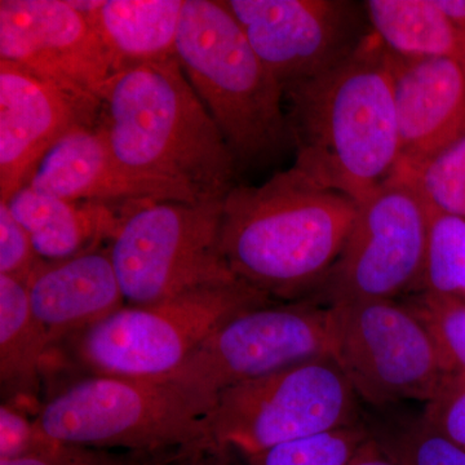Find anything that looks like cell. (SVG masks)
Returning <instances> with one entry per match:
<instances>
[{
    "label": "cell",
    "instance_id": "d6a6232c",
    "mask_svg": "<svg viewBox=\"0 0 465 465\" xmlns=\"http://www.w3.org/2000/svg\"><path fill=\"white\" fill-rule=\"evenodd\" d=\"M347 465H401L379 440L369 437Z\"/></svg>",
    "mask_w": 465,
    "mask_h": 465
},
{
    "label": "cell",
    "instance_id": "8fae6325",
    "mask_svg": "<svg viewBox=\"0 0 465 465\" xmlns=\"http://www.w3.org/2000/svg\"><path fill=\"white\" fill-rule=\"evenodd\" d=\"M428 211L405 177L394 173L357 203L341 258L327 277V304L415 293L423 272Z\"/></svg>",
    "mask_w": 465,
    "mask_h": 465
},
{
    "label": "cell",
    "instance_id": "ffe728a7",
    "mask_svg": "<svg viewBox=\"0 0 465 465\" xmlns=\"http://www.w3.org/2000/svg\"><path fill=\"white\" fill-rule=\"evenodd\" d=\"M50 341L34 317L26 284L0 274V382L5 402L38 415Z\"/></svg>",
    "mask_w": 465,
    "mask_h": 465
},
{
    "label": "cell",
    "instance_id": "83f0119b",
    "mask_svg": "<svg viewBox=\"0 0 465 465\" xmlns=\"http://www.w3.org/2000/svg\"><path fill=\"white\" fill-rule=\"evenodd\" d=\"M60 443L45 436L35 416L14 403L0 406V459H14L56 448Z\"/></svg>",
    "mask_w": 465,
    "mask_h": 465
},
{
    "label": "cell",
    "instance_id": "4dcf8cb0",
    "mask_svg": "<svg viewBox=\"0 0 465 465\" xmlns=\"http://www.w3.org/2000/svg\"><path fill=\"white\" fill-rule=\"evenodd\" d=\"M92 449L57 445L56 448L14 459H0V465H82Z\"/></svg>",
    "mask_w": 465,
    "mask_h": 465
},
{
    "label": "cell",
    "instance_id": "e0dca14e",
    "mask_svg": "<svg viewBox=\"0 0 465 465\" xmlns=\"http://www.w3.org/2000/svg\"><path fill=\"white\" fill-rule=\"evenodd\" d=\"M26 289L50 351L125 305L109 249L43 262L27 281Z\"/></svg>",
    "mask_w": 465,
    "mask_h": 465
},
{
    "label": "cell",
    "instance_id": "4316f807",
    "mask_svg": "<svg viewBox=\"0 0 465 465\" xmlns=\"http://www.w3.org/2000/svg\"><path fill=\"white\" fill-rule=\"evenodd\" d=\"M421 419L465 451V376L446 375L439 391L425 403Z\"/></svg>",
    "mask_w": 465,
    "mask_h": 465
},
{
    "label": "cell",
    "instance_id": "f1b7e54d",
    "mask_svg": "<svg viewBox=\"0 0 465 465\" xmlns=\"http://www.w3.org/2000/svg\"><path fill=\"white\" fill-rule=\"evenodd\" d=\"M43 262L29 232L12 215L7 202L0 201V274L26 284Z\"/></svg>",
    "mask_w": 465,
    "mask_h": 465
},
{
    "label": "cell",
    "instance_id": "5bb4252c",
    "mask_svg": "<svg viewBox=\"0 0 465 465\" xmlns=\"http://www.w3.org/2000/svg\"><path fill=\"white\" fill-rule=\"evenodd\" d=\"M97 112L29 70L0 60V201L27 185L64 136L96 124Z\"/></svg>",
    "mask_w": 465,
    "mask_h": 465
},
{
    "label": "cell",
    "instance_id": "5b68a950",
    "mask_svg": "<svg viewBox=\"0 0 465 465\" xmlns=\"http://www.w3.org/2000/svg\"><path fill=\"white\" fill-rule=\"evenodd\" d=\"M216 400L173 379L78 376L42 402L35 420L63 445L153 454L215 446Z\"/></svg>",
    "mask_w": 465,
    "mask_h": 465
},
{
    "label": "cell",
    "instance_id": "4fadbf2b",
    "mask_svg": "<svg viewBox=\"0 0 465 465\" xmlns=\"http://www.w3.org/2000/svg\"><path fill=\"white\" fill-rule=\"evenodd\" d=\"M251 47L284 90L326 72L358 45L348 5L331 0H224Z\"/></svg>",
    "mask_w": 465,
    "mask_h": 465
},
{
    "label": "cell",
    "instance_id": "277c9868",
    "mask_svg": "<svg viewBox=\"0 0 465 465\" xmlns=\"http://www.w3.org/2000/svg\"><path fill=\"white\" fill-rule=\"evenodd\" d=\"M176 56L238 171L272 161L292 143L283 85L222 0H185Z\"/></svg>",
    "mask_w": 465,
    "mask_h": 465
},
{
    "label": "cell",
    "instance_id": "8992f818",
    "mask_svg": "<svg viewBox=\"0 0 465 465\" xmlns=\"http://www.w3.org/2000/svg\"><path fill=\"white\" fill-rule=\"evenodd\" d=\"M272 302L237 281L154 304H127L52 348L45 375L64 370L74 378H167L226 321Z\"/></svg>",
    "mask_w": 465,
    "mask_h": 465
},
{
    "label": "cell",
    "instance_id": "7a4b0ae2",
    "mask_svg": "<svg viewBox=\"0 0 465 465\" xmlns=\"http://www.w3.org/2000/svg\"><path fill=\"white\" fill-rule=\"evenodd\" d=\"M356 215V202L292 166L225 195L223 252L238 281L275 302H295L326 282Z\"/></svg>",
    "mask_w": 465,
    "mask_h": 465
},
{
    "label": "cell",
    "instance_id": "484cf974",
    "mask_svg": "<svg viewBox=\"0 0 465 465\" xmlns=\"http://www.w3.org/2000/svg\"><path fill=\"white\" fill-rule=\"evenodd\" d=\"M401 465H465V451L419 419L382 442Z\"/></svg>",
    "mask_w": 465,
    "mask_h": 465
},
{
    "label": "cell",
    "instance_id": "f546056e",
    "mask_svg": "<svg viewBox=\"0 0 465 465\" xmlns=\"http://www.w3.org/2000/svg\"><path fill=\"white\" fill-rule=\"evenodd\" d=\"M238 452L217 446L177 449L167 451L157 465H242Z\"/></svg>",
    "mask_w": 465,
    "mask_h": 465
},
{
    "label": "cell",
    "instance_id": "9c48e42d",
    "mask_svg": "<svg viewBox=\"0 0 465 465\" xmlns=\"http://www.w3.org/2000/svg\"><path fill=\"white\" fill-rule=\"evenodd\" d=\"M330 307L332 358L358 399L378 407L432 399L449 372L427 326L406 302L360 300Z\"/></svg>",
    "mask_w": 465,
    "mask_h": 465
},
{
    "label": "cell",
    "instance_id": "836d02e7",
    "mask_svg": "<svg viewBox=\"0 0 465 465\" xmlns=\"http://www.w3.org/2000/svg\"><path fill=\"white\" fill-rule=\"evenodd\" d=\"M434 2L455 25L465 29V0H434Z\"/></svg>",
    "mask_w": 465,
    "mask_h": 465
},
{
    "label": "cell",
    "instance_id": "52a82bcc",
    "mask_svg": "<svg viewBox=\"0 0 465 465\" xmlns=\"http://www.w3.org/2000/svg\"><path fill=\"white\" fill-rule=\"evenodd\" d=\"M223 201H145L128 210L109 252L127 304L237 282L223 252Z\"/></svg>",
    "mask_w": 465,
    "mask_h": 465
},
{
    "label": "cell",
    "instance_id": "cb8c5ba5",
    "mask_svg": "<svg viewBox=\"0 0 465 465\" xmlns=\"http://www.w3.org/2000/svg\"><path fill=\"white\" fill-rule=\"evenodd\" d=\"M362 424L282 443L247 459L249 465H347L369 439Z\"/></svg>",
    "mask_w": 465,
    "mask_h": 465
},
{
    "label": "cell",
    "instance_id": "7c38bea8",
    "mask_svg": "<svg viewBox=\"0 0 465 465\" xmlns=\"http://www.w3.org/2000/svg\"><path fill=\"white\" fill-rule=\"evenodd\" d=\"M0 60L97 110L113 75L108 52L90 21L64 0H2Z\"/></svg>",
    "mask_w": 465,
    "mask_h": 465
},
{
    "label": "cell",
    "instance_id": "9a60e30c",
    "mask_svg": "<svg viewBox=\"0 0 465 465\" xmlns=\"http://www.w3.org/2000/svg\"><path fill=\"white\" fill-rule=\"evenodd\" d=\"M27 185L64 200L119 206L145 201L202 202L185 186L128 170L94 124L64 136L42 159Z\"/></svg>",
    "mask_w": 465,
    "mask_h": 465
},
{
    "label": "cell",
    "instance_id": "1f68e13d",
    "mask_svg": "<svg viewBox=\"0 0 465 465\" xmlns=\"http://www.w3.org/2000/svg\"><path fill=\"white\" fill-rule=\"evenodd\" d=\"M164 452L167 451L153 452V454L130 452L128 455H115L92 449L87 460L82 465H157Z\"/></svg>",
    "mask_w": 465,
    "mask_h": 465
},
{
    "label": "cell",
    "instance_id": "d4e9b609",
    "mask_svg": "<svg viewBox=\"0 0 465 465\" xmlns=\"http://www.w3.org/2000/svg\"><path fill=\"white\" fill-rule=\"evenodd\" d=\"M406 302L432 335L449 374L465 376L464 300L420 292Z\"/></svg>",
    "mask_w": 465,
    "mask_h": 465
},
{
    "label": "cell",
    "instance_id": "44dd1931",
    "mask_svg": "<svg viewBox=\"0 0 465 465\" xmlns=\"http://www.w3.org/2000/svg\"><path fill=\"white\" fill-rule=\"evenodd\" d=\"M365 8L375 35L391 54L465 64V29L455 25L434 0H369Z\"/></svg>",
    "mask_w": 465,
    "mask_h": 465
},
{
    "label": "cell",
    "instance_id": "3957f363",
    "mask_svg": "<svg viewBox=\"0 0 465 465\" xmlns=\"http://www.w3.org/2000/svg\"><path fill=\"white\" fill-rule=\"evenodd\" d=\"M94 125L140 176L179 183L201 201L224 200L237 185L231 149L177 57L112 75Z\"/></svg>",
    "mask_w": 465,
    "mask_h": 465
},
{
    "label": "cell",
    "instance_id": "30bf717a",
    "mask_svg": "<svg viewBox=\"0 0 465 465\" xmlns=\"http://www.w3.org/2000/svg\"><path fill=\"white\" fill-rule=\"evenodd\" d=\"M332 311L311 302H272L219 327L168 379L210 396L284 367L331 356Z\"/></svg>",
    "mask_w": 465,
    "mask_h": 465
},
{
    "label": "cell",
    "instance_id": "603a6c76",
    "mask_svg": "<svg viewBox=\"0 0 465 465\" xmlns=\"http://www.w3.org/2000/svg\"><path fill=\"white\" fill-rule=\"evenodd\" d=\"M396 173L414 186L425 204L465 222V137L416 166Z\"/></svg>",
    "mask_w": 465,
    "mask_h": 465
},
{
    "label": "cell",
    "instance_id": "6da1fadb",
    "mask_svg": "<svg viewBox=\"0 0 465 465\" xmlns=\"http://www.w3.org/2000/svg\"><path fill=\"white\" fill-rule=\"evenodd\" d=\"M293 166L358 203L401 162L391 54L366 36L314 78L284 90Z\"/></svg>",
    "mask_w": 465,
    "mask_h": 465
},
{
    "label": "cell",
    "instance_id": "2e32d148",
    "mask_svg": "<svg viewBox=\"0 0 465 465\" xmlns=\"http://www.w3.org/2000/svg\"><path fill=\"white\" fill-rule=\"evenodd\" d=\"M391 61L400 166H416L465 137V64L393 54Z\"/></svg>",
    "mask_w": 465,
    "mask_h": 465
},
{
    "label": "cell",
    "instance_id": "7402d4cb",
    "mask_svg": "<svg viewBox=\"0 0 465 465\" xmlns=\"http://www.w3.org/2000/svg\"><path fill=\"white\" fill-rule=\"evenodd\" d=\"M425 206L427 244L423 272L415 293H432L465 302V222L428 204Z\"/></svg>",
    "mask_w": 465,
    "mask_h": 465
},
{
    "label": "cell",
    "instance_id": "d6986e66",
    "mask_svg": "<svg viewBox=\"0 0 465 465\" xmlns=\"http://www.w3.org/2000/svg\"><path fill=\"white\" fill-rule=\"evenodd\" d=\"M90 21L108 52L113 75L176 56L185 0L70 2Z\"/></svg>",
    "mask_w": 465,
    "mask_h": 465
},
{
    "label": "cell",
    "instance_id": "ba28073f",
    "mask_svg": "<svg viewBox=\"0 0 465 465\" xmlns=\"http://www.w3.org/2000/svg\"><path fill=\"white\" fill-rule=\"evenodd\" d=\"M360 423V399L331 356L311 358L217 396L211 440L249 459Z\"/></svg>",
    "mask_w": 465,
    "mask_h": 465
},
{
    "label": "cell",
    "instance_id": "ac0fdd59",
    "mask_svg": "<svg viewBox=\"0 0 465 465\" xmlns=\"http://www.w3.org/2000/svg\"><path fill=\"white\" fill-rule=\"evenodd\" d=\"M45 262H60L101 249L118 232L133 204L72 201L25 185L7 201Z\"/></svg>",
    "mask_w": 465,
    "mask_h": 465
}]
</instances>
